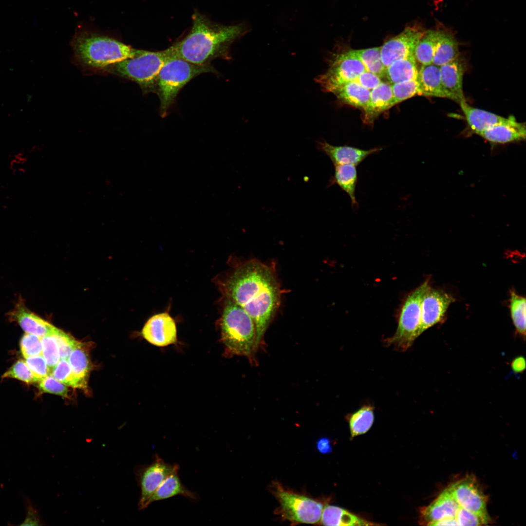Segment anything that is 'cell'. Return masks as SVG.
Wrapping results in <instances>:
<instances>
[{"label":"cell","instance_id":"1","mask_svg":"<svg viewBox=\"0 0 526 526\" xmlns=\"http://www.w3.org/2000/svg\"><path fill=\"white\" fill-rule=\"evenodd\" d=\"M226 296L244 308L256 328V347L279 308L281 290L273 264L251 260L238 264L223 282Z\"/></svg>","mask_w":526,"mask_h":526},{"label":"cell","instance_id":"2","mask_svg":"<svg viewBox=\"0 0 526 526\" xmlns=\"http://www.w3.org/2000/svg\"><path fill=\"white\" fill-rule=\"evenodd\" d=\"M192 18L189 34L170 47L172 55L198 65L210 64L216 58H229L230 46L242 35V26L216 24L197 12Z\"/></svg>","mask_w":526,"mask_h":526},{"label":"cell","instance_id":"3","mask_svg":"<svg viewBox=\"0 0 526 526\" xmlns=\"http://www.w3.org/2000/svg\"><path fill=\"white\" fill-rule=\"evenodd\" d=\"M220 323L221 339L226 354L252 359L257 350L256 333L254 321L248 313L226 298Z\"/></svg>","mask_w":526,"mask_h":526},{"label":"cell","instance_id":"4","mask_svg":"<svg viewBox=\"0 0 526 526\" xmlns=\"http://www.w3.org/2000/svg\"><path fill=\"white\" fill-rule=\"evenodd\" d=\"M72 46L75 56L83 64L103 70L143 51L107 37L86 33L76 36Z\"/></svg>","mask_w":526,"mask_h":526},{"label":"cell","instance_id":"5","mask_svg":"<svg viewBox=\"0 0 526 526\" xmlns=\"http://www.w3.org/2000/svg\"><path fill=\"white\" fill-rule=\"evenodd\" d=\"M215 72L210 64H193L172 54L161 69L156 81L155 93L159 98L161 116L167 114L180 91L190 80L204 73Z\"/></svg>","mask_w":526,"mask_h":526},{"label":"cell","instance_id":"6","mask_svg":"<svg viewBox=\"0 0 526 526\" xmlns=\"http://www.w3.org/2000/svg\"><path fill=\"white\" fill-rule=\"evenodd\" d=\"M171 55L170 47L156 52L143 50L140 55L112 65L105 70L136 82L145 94L155 93L158 74Z\"/></svg>","mask_w":526,"mask_h":526},{"label":"cell","instance_id":"7","mask_svg":"<svg viewBox=\"0 0 526 526\" xmlns=\"http://www.w3.org/2000/svg\"><path fill=\"white\" fill-rule=\"evenodd\" d=\"M269 490L279 506L276 513L292 524H316L319 523L324 507L319 500L285 488L278 481H273Z\"/></svg>","mask_w":526,"mask_h":526},{"label":"cell","instance_id":"8","mask_svg":"<svg viewBox=\"0 0 526 526\" xmlns=\"http://www.w3.org/2000/svg\"><path fill=\"white\" fill-rule=\"evenodd\" d=\"M430 287L429 281L426 280L407 296L399 312L396 330L392 336L384 340L385 346H392L397 351L405 352L420 336L421 302Z\"/></svg>","mask_w":526,"mask_h":526},{"label":"cell","instance_id":"9","mask_svg":"<svg viewBox=\"0 0 526 526\" xmlns=\"http://www.w3.org/2000/svg\"><path fill=\"white\" fill-rule=\"evenodd\" d=\"M366 69L361 62L349 51L338 54L329 62V67L323 74L315 78L321 90L331 93L346 83L354 81Z\"/></svg>","mask_w":526,"mask_h":526},{"label":"cell","instance_id":"10","mask_svg":"<svg viewBox=\"0 0 526 526\" xmlns=\"http://www.w3.org/2000/svg\"><path fill=\"white\" fill-rule=\"evenodd\" d=\"M179 470L178 464L166 463L157 454L150 464L136 468L134 472L140 488L139 509L146 508L150 499L162 482L170 473Z\"/></svg>","mask_w":526,"mask_h":526},{"label":"cell","instance_id":"11","mask_svg":"<svg viewBox=\"0 0 526 526\" xmlns=\"http://www.w3.org/2000/svg\"><path fill=\"white\" fill-rule=\"evenodd\" d=\"M448 489L460 507L478 515L488 517L487 497L474 477L467 476L452 484Z\"/></svg>","mask_w":526,"mask_h":526},{"label":"cell","instance_id":"12","mask_svg":"<svg viewBox=\"0 0 526 526\" xmlns=\"http://www.w3.org/2000/svg\"><path fill=\"white\" fill-rule=\"evenodd\" d=\"M424 32L417 27H406L401 33L380 47L381 57L385 69L394 61L414 55L415 47Z\"/></svg>","mask_w":526,"mask_h":526},{"label":"cell","instance_id":"13","mask_svg":"<svg viewBox=\"0 0 526 526\" xmlns=\"http://www.w3.org/2000/svg\"><path fill=\"white\" fill-rule=\"evenodd\" d=\"M454 301L455 299L447 293L430 287L421 302L419 335L428 328L440 322L449 306Z\"/></svg>","mask_w":526,"mask_h":526},{"label":"cell","instance_id":"14","mask_svg":"<svg viewBox=\"0 0 526 526\" xmlns=\"http://www.w3.org/2000/svg\"><path fill=\"white\" fill-rule=\"evenodd\" d=\"M141 334L147 341L158 347L167 346L177 341L175 322L167 312L150 317L144 326Z\"/></svg>","mask_w":526,"mask_h":526},{"label":"cell","instance_id":"15","mask_svg":"<svg viewBox=\"0 0 526 526\" xmlns=\"http://www.w3.org/2000/svg\"><path fill=\"white\" fill-rule=\"evenodd\" d=\"M7 316L9 320L18 323L25 333L41 337L53 334L57 329L30 310L20 297Z\"/></svg>","mask_w":526,"mask_h":526},{"label":"cell","instance_id":"16","mask_svg":"<svg viewBox=\"0 0 526 526\" xmlns=\"http://www.w3.org/2000/svg\"><path fill=\"white\" fill-rule=\"evenodd\" d=\"M317 148L329 157L334 166L352 165L357 166L369 155L381 150L380 148L363 150L348 146H334L325 140L317 141Z\"/></svg>","mask_w":526,"mask_h":526},{"label":"cell","instance_id":"17","mask_svg":"<svg viewBox=\"0 0 526 526\" xmlns=\"http://www.w3.org/2000/svg\"><path fill=\"white\" fill-rule=\"evenodd\" d=\"M459 507L447 488L429 506L421 509L420 522L421 524L432 526L441 520L455 518Z\"/></svg>","mask_w":526,"mask_h":526},{"label":"cell","instance_id":"18","mask_svg":"<svg viewBox=\"0 0 526 526\" xmlns=\"http://www.w3.org/2000/svg\"><path fill=\"white\" fill-rule=\"evenodd\" d=\"M459 104L469 125L476 134L497 125H516L519 123L513 117L506 118L471 107L466 100L460 102Z\"/></svg>","mask_w":526,"mask_h":526},{"label":"cell","instance_id":"19","mask_svg":"<svg viewBox=\"0 0 526 526\" xmlns=\"http://www.w3.org/2000/svg\"><path fill=\"white\" fill-rule=\"evenodd\" d=\"M442 85L449 98L458 103L466 100L463 90L464 66L459 58L439 67Z\"/></svg>","mask_w":526,"mask_h":526},{"label":"cell","instance_id":"20","mask_svg":"<svg viewBox=\"0 0 526 526\" xmlns=\"http://www.w3.org/2000/svg\"><path fill=\"white\" fill-rule=\"evenodd\" d=\"M395 105L391 84L382 81L370 91L368 104L364 112V121L371 123L383 112Z\"/></svg>","mask_w":526,"mask_h":526},{"label":"cell","instance_id":"21","mask_svg":"<svg viewBox=\"0 0 526 526\" xmlns=\"http://www.w3.org/2000/svg\"><path fill=\"white\" fill-rule=\"evenodd\" d=\"M178 471H173L162 482L150 499L149 505L176 496H182L193 502L199 500L198 494L187 488L182 483Z\"/></svg>","mask_w":526,"mask_h":526},{"label":"cell","instance_id":"22","mask_svg":"<svg viewBox=\"0 0 526 526\" xmlns=\"http://www.w3.org/2000/svg\"><path fill=\"white\" fill-rule=\"evenodd\" d=\"M417 80L419 95L449 98L442 84L439 66L432 63L422 65Z\"/></svg>","mask_w":526,"mask_h":526},{"label":"cell","instance_id":"23","mask_svg":"<svg viewBox=\"0 0 526 526\" xmlns=\"http://www.w3.org/2000/svg\"><path fill=\"white\" fill-rule=\"evenodd\" d=\"M477 134L490 142L505 144L525 139L526 127L521 123L516 125L500 124Z\"/></svg>","mask_w":526,"mask_h":526},{"label":"cell","instance_id":"24","mask_svg":"<svg viewBox=\"0 0 526 526\" xmlns=\"http://www.w3.org/2000/svg\"><path fill=\"white\" fill-rule=\"evenodd\" d=\"M319 523L324 526H373L375 524L341 507L326 505Z\"/></svg>","mask_w":526,"mask_h":526},{"label":"cell","instance_id":"25","mask_svg":"<svg viewBox=\"0 0 526 526\" xmlns=\"http://www.w3.org/2000/svg\"><path fill=\"white\" fill-rule=\"evenodd\" d=\"M334 166L335 172L330 180V185L337 184L345 191L350 198L353 209L356 210L358 207L356 197V188L357 182V166L352 165Z\"/></svg>","mask_w":526,"mask_h":526},{"label":"cell","instance_id":"26","mask_svg":"<svg viewBox=\"0 0 526 526\" xmlns=\"http://www.w3.org/2000/svg\"><path fill=\"white\" fill-rule=\"evenodd\" d=\"M370 91L357 83L351 81L339 86L332 94L342 103L364 111L369 101Z\"/></svg>","mask_w":526,"mask_h":526},{"label":"cell","instance_id":"27","mask_svg":"<svg viewBox=\"0 0 526 526\" xmlns=\"http://www.w3.org/2000/svg\"><path fill=\"white\" fill-rule=\"evenodd\" d=\"M418 70L414 55L397 59L385 69L384 77L391 84L416 79Z\"/></svg>","mask_w":526,"mask_h":526},{"label":"cell","instance_id":"28","mask_svg":"<svg viewBox=\"0 0 526 526\" xmlns=\"http://www.w3.org/2000/svg\"><path fill=\"white\" fill-rule=\"evenodd\" d=\"M459 52L457 41L451 35L440 32L432 64L439 67L458 58Z\"/></svg>","mask_w":526,"mask_h":526},{"label":"cell","instance_id":"29","mask_svg":"<svg viewBox=\"0 0 526 526\" xmlns=\"http://www.w3.org/2000/svg\"><path fill=\"white\" fill-rule=\"evenodd\" d=\"M67 360L74 376L87 387L91 365L85 344L77 341Z\"/></svg>","mask_w":526,"mask_h":526},{"label":"cell","instance_id":"30","mask_svg":"<svg viewBox=\"0 0 526 526\" xmlns=\"http://www.w3.org/2000/svg\"><path fill=\"white\" fill-rule=\"evenodd\" d=\"M374 410L373 405L366 404L347 415L352 437L364 434L370 430L374 421Z\"/></svg>","mask_w":526,"mask_h":526},{"label":"cell","instance_id":"31","mask_svg":"<svg viewBox=\"0 0 526 526\" xmlns=\"http://www.w3.org/2000/svg\"><path fill=\"white\" fill-rule=\"evenodd\" d=\"M349 51L361 62L366 71L380 78L384 77L385 68L381 60L380 47Z\"/></svg>","mask_w":526,"mask_h":526},{"label":"cell","instance_id":"32","mask_svg":"<svg viewBox=\"0 0 526 526\" xmlns=\"http://www.w3.org/2000/svg\"><path fill=\"white\" fill-rule=\"evenodd\" d=\"M439 34L440 31L434 30L424 32L414 50V56L416 62L422 65L432 63Z\"/></svg>","mask_w":526,"mask_h":526},{"label":"cell","instance_id":"33","mask_svg":"<svg viewBox=\"0 0 526 526\" xmlns=\"http://www.w3.org/2000/svg\"><path fill=\"white\" fill-rule=\"evenodd\" d=\"M510 312L516 332L523 339L526 336V298L515 291L510 293Z\"/></svg>","mask_w":526,"mask_h":526},{"label":"cell","instance_id":"34","mask_svg":"<svg viewBox=\"0 0 526 526\" xmlns=\"http://www.w3.org/2000/svg\"><path fill=\"white\" fill-rule=\"evenodd\" d=\"M51 374L56 380L66 386L79 389L86 388L74 376L67 359H61L53 368Z\"/></svg>","mask_w":526,"mask_h":526},{"label":"cell","instance_id":"35","mask_svg":"<svg viewBox=\"0 0 526 526\" xmlns=\"http://www.w3.org/2000/svg\"><path fill=\"white\" fill-rule=\"evenodd\" d=\"M2 378H15L27 384H38L39 382L29 368L25 361L22 359L16 361L3 374Z\"/></svg>","mask_w":526,"mask_h":526},{"label":"cell","instance_id":"36","mask_svg":"<svg viewBox=\"0 0 526 526\" xmlns=\"http://www.w3.org/2000/svg\"><path fill=\"white\" fill-rule=\"evenodd\" d=\"M391 86L395 105L415 95H419L417 79L393 84Z\"/></svg>","mask_w":526,"mask_h":526},{"label":"cell","instance_id":"37","mask_svg":"<svg viewBox=\"0 0 526 526\" xmlns=\"http://www.w3.org/2000/svg\"><path fill=\"white\" fill-rule=\"evenodd\" d=\"M41 341L42 356L52 372L53 368L60 360L58 345L55 337L52 335L41 337Z\"/></svg>","mask_w":526,"mask_h":526},{"label":"cell","instance_id":"38","mask_svg":"<svg viewBox=\"0 0 526 526\" xmlns=\"http://www.w3.org/2000/svg\"><path fill=\"white\" fill-rule=\"evenodd\" d=\"M20 348L22 356L25 358L42 355L41 337L25 333L21 338Z\"/></svg>","mask_w":526,"mask_h":526},{"label":"cell","instance_id":"39","mask_svg":"<svg viewBox=\"0 0 526 526\" xmlns=\"http://www.w3.org/2000/svg\"><path fill=\"white\" fill-rule=\"evenodd\" d=\"M38 384L40 394L50 393L64 397L68 396L67 387L56 380L51 374L44 378Z\"/></svg>","mask_w":526,"mask_h":526},{"label":"cell","instance_id":"40","mask_svg":"<svg viewBox=\"0 0 526 526\" xmlns=\"http://www.w3.org/2000/svg\"><path fill=\"white\" fill-rule=\"evenodd\" d=\"M52 335L55 337L57 344L60 359L67 360L77 341L70 335L58 328Z\"/></svg>","mask_w":526,"mask_h":526},{"label":"cell","instance_id":"41","mask_svg":"<svg viewBox=\"0 0 526 526\" xmlns=\"http://www.w3.org/2000/svg\"><path fill=\"white\" fill-rule=\"evenodd\" d=\"M458 526H480L489 522V517L473 513L460 507L455 516Z\"/></svg>","mask_w":526,"mask_h":526},{"label":"cell","instance_id":"42","mask_svg":"<svg viewBox=\"0 0 526 526\" xmlns=\"http://www.w3.org/2000/svg\"><path fill=\"white\" fill-rule=\"evenodd\" d=\"M25 361L34 376L39 382L51 373L42 355L27 357Z\"/></svg>","mask_w":526,"mask_h":526},{"label":"cell","instance_id":"43","mask_svg":"<svg viewBox=\"0 0 526 526\" xmlns=\"http://www.w3.org/2000/svg\"><path fill=\"white\" fill-rule=\"evenodd\" d=\"M381 78L378 75L365 71L361 73L354 81L371 91L382 82Z\"/></svg>","mask_w":526,"mask_h":526},{"label":"cell","instance_id":"44","mask_svg":"<svg viewBox=\"0 0 526 526\" xmlns=\"http://www.w3.org/2000/svg\"><path fill=\"white\" fill-rule=\"evenodd\" d=\"M526 366L525 358L522 356L514 358L510 364L511 368L515 374L523 373L526 369Z\"/></svg>","mask_w":526,"mask_h":526},{"label":"cell","instance_id":"45","mask_svg":"<svg viewBox=\"0 0 526 526\" xmlns=\"http://www.w3.org/2000/svg\"><path fill=\"white\" fill-rule=\"evenodd\" d=\"M316 447L318 451L322 454L328 453L332 451L331 441L327 437L319 438L316 443Z\"/></svg>","mask_w":526,"mask_h":526},{"label":"cell","instance_id":"46","mask_svg":"<svg viewBox=\"0 0 526 526\" xmlns=\"http://www.w3.org/2000/svg\"><path fill=\"white\" fill-rule=\"evenodd\" d=\"M39 522L36 511L31 507L28 509L27 517L22 525H38Z\"/></svg>","mask_w":526,"mask_h":526},{"label":"cell","instance_id":"47","mask_svg":"<svg viewBox=\"0 0 526 526\" xmlns=\"http://www.w3.org/2000/svg\"><path fill=\"white\" fill-rule=\"evenodd\" d=\"M432 526H458L455 518H449L441 520L434 523Z\"/></svg>","mask_w":526,"mask_h":526}]
</instances>
